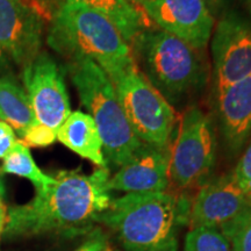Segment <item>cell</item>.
<instances>
[{
    "label": "cell",
    "instance_id": "obj_27",
    "mask_svg": "<svg viewBox=\"0 0 251 251\" xmlns=\"http://www.w3.org/2000/svg\"><path fill=\"white\" fill-rule=\"evenodd\" d=\"M6 224H7V213H6V208L1 201V198H0V234L5 230Z\"/></svg>",
    "mask_w": 251,
    "mask_h": 251
},
{
    "label": "cell",
    "instance_id": "obj_18",
    "mask_svg": "<svg viewBox=\"0 0 251 251\" xmlns=\"http://www.w3.org/2000/svg\"><path fill=\"white\" fill-rule=\"evenodd\" d=\"M1 172L26 178L34 184L36 190L48 186L54 181V177L46 175L36 165L29 147L23 140L15 141L13 148L4 158Z\"/></svg>",
    "mask_w": 251,
    "mask_h": 251
},
{
    "label": "cell",
    "instance_id": "obj_26",
    "mask_svg": "<svg viewBox=\"0 0 251 251\" xmlns=\"http://www.w3.org/2000/svg\"><path fill=\"white\" fill-rule=\"evenodd\" d=\"M7 74H12L11 63H9L7 56L4 54V51L0 48V76H4V75Z\"/></svg>",
    "mask_w": 251,
    "mask_h": 251
},
{
    "label": "cell",
    "instance_id": "obj_9",
    "mask_svg": "<svg viewBox=\"0 0 251 251\" xmlns=\"http://www.w3.org/2000/svg\"><path fill=\"white\" fill-rule=\"evenodd\" d=\"M24 89L40 124L57 131L71 114L64 72L54 58L41 51L23 68Z\"/></svg>",
    "mask_w": 251,
    "mask_h": 251
},
{
    "label": "cell",
    "instance_id": "obj_32",
    "mask_svg": "<svg viewBox=\"0 0 251 251\" xmlns=\"http://www.w3.org/2000/svg\"><path fill=\"white\" fill-rule=\"evenodd\" d=\"M0 188H1V185H0ZM0 198H1V192H0Z\"/></svg>",
    "mask_w": 251,
    "mask_h": 251
},
{
    "label": "cell",
    "instance_id": "obj_25",
    "mask_svg": "<svg viewBox=\"0 0 251 251\" xmlns=\"http://www.w3.org/2000/svg\"><path fill=\"white\" fill-rule=\"evenodd\" d=\"M15 141H17V137L14 133L6 135L5 137L0 139V158H5L7 156V153L13 148Z\"/></svg>",
    "mask_w": 251,
    "mask_h": 251
},
{
    "label": "cell",
    "instance_id": "obj_6",
    "mask_svg": "<svg viewBox=\"0 0 251 251\" xmlns=\"http://www.w3.org/2000/svg\"><path fill=\"white\" fill-rule=\"evenodd\" d=\"M215 133L213 118L196 103L178 115L169 144V190L186 193L199 190L211 179L216 157Z\"/></svg>",
    "mask_w": 251,
    "mask_h": 251
},
{
    "label": "cell",
    "instance_id": "obj_10",
    "mask_svg": "<svg viewBox=\"0 0 251 251\" xmlns=\"http://www.w3.org/2000/svg\"><path fill=\"white\" fill-rule=\"evenodd\" d=\"M141 9L159 29L179 37L194 48L206 50L215 18L205 0H143Z\"/></svg>",
    "mask_w": 251,
    "mask_h": 251
},
{
    "label": "cell",
    "instance_id": "obj_15",
    "mask_svg": "<svg viewBox=\"0 0 251 251\" xmlns=\"http://www.w3.org/2000/svg\"><path fill=\"white\" fill-rule=\"evenodd\" d=\"M45 21L51 20L55 12L67 2H77L98 9L111 19L120 30L124 39L129 43L137 34L151 26V23L142 9L130 4L127 0H23Z\"/></svg>",
    "mask_w": 251,
    "mask_h": 251
},
{
    "label": "cell",
    "instance_id": "obj_16",
    "mask_svg": "<svg viewBox=\"0 0 251 251\" xmlns=\"http://www.w3.org/2000/svg\"><path fill=\"white\" fill-rule=\"evenodd\" d=\"M57 140L98 168H107L102 151L101 137L96 122L87 113L71 112L57 129Z\"/></svg>",
    "mask_w": 251,
    "mask_h": 251
},
{
    "label": "cell",
    "instance_id": "obj_1",
    "mask_svg": "<svg viewBox=\"0 0 251 251\" xmlns=\"http://www.w3.org/2000/svg\"><path fill=\"white\" fill-rule=\"evenodd\" d=\"M111 171L98 168L85 175L62 170L48 186L36 190L29 202L9 209L5 234L8 237L86 233L112 202L108 180Z\"/></svg>",
    "mask_w": 251,
    "mask_h": 251
},
{
    "label": "cell",
    "instance_id": "obj_21",
    "mask_svg": "<svg viewBox=\"0 0 251 251\" xmlns=\"http://www.w3.org/2000/svg\"><path fill=\"white\" fill-rule=\"evenodd\" d=\"M21 136L28 147L45 148L55 143V141L57 140V131L40 124L39 121H35L24 131Z\"/></svg>",
    "mask_w": 251,
    "mask_h": 251
},
{
    "label": "cell",
    "instance_id": "obj_7",
    "mask_svg": "<svg viewBox=\"0 0 251 251\" xmlns=\"http://www.w3.org/2000/svg\"><path fill=\"white\" fill-rule=\"evenodd\" d=\"M112 83L126 118L141 142L169 148L178 115L136 64Z\"/></svg>",
    "mask_w": 251,
    "mask_h": 251
},
{
    "label": "cell",
    "instance_id": "obj_14",
    "mask_svg": "<svg viewBox=\"0 0 251 251\" xmlns=\"http://www.w3.org/2000/svg\"><path fill=\"white\" fill-rule=\"evenodd\" d=\"M107 186L111 192L158 193L169 191V148L143 144L129 162L111 176Z\"/></svg>",
    "mask_w": 251,
    "mask_h": 251
},
{
    "label": "cell",
    "instance_id": "obj_30",
    "mask_svg": "<svg viewBox=\"0 0 251 251\" xmlns=\"http://www.w3.org/2000/svg\"><path fill=\"white\" fill-rule=\"evenodd\" d=\"M105 251H117V250H113V249H111V248H109V247H108V248H107V249H106Z\"/></svg>",
    "mask_w": 251,
    "mask_h": 251
},
{
    "label": "cell",
    "instance_id": "obj_17",
    "mask_svg": "<svg viewBox=\"0 0 251 251\" xmlns=\"http://www.w3.org/2000/svg\"><path fill=\"white\" fill-rule=\"evenodd\" d=\"M0 119L20 135L37 121L26 91L13 74L0 76Z\"/></svg>",
    "mask_w": 251,
    "mask_h": 251
},
{
    "label": "cell",
    "instance_id": "obj_5",
    "mask_svg": "<svg viewBox=\"0 0 251 251\" xmlns=\"http://www.w3.org/2000/svg\"><path fill=\"white\" fill-rule=\"evenodd\" d=\"M64 69L81 105L96 122L107 168L117 171L133 158L144 143L131 129L112 80L97 63L87 58L77 59L67 62Z\"/></svg>",
    "mask_w": 251,
    "mask_h": 251
},
{
    "label": "cell",
    "instance_id": "obj_8",
    "mask_svg": "<svg viewBox=\"0 0 251 251\" xmlns=\"http://www.w3.org/2000/svg\"><path fill=\"white\" fill-rule=\"evenodd\" d=\"M212 93L251 76V26L228 9L218 18L211 41Z\"/></svg>",
    "mask_w": 251,
    "mask_h": 251
},
{
    "label": "cell",
    "instance_id": "obj_20",
    "mask_svg": "<svg viewBox=\"0 0 251 251\" xmlns=\"http://www.w3.org/2000/svg\"><path fill=\"white\" fill-rule=\"evenodd\" d=\"M183 251H231L228 241L215 228L190 229Z\"/></svg>",
    "mask_w": 251,
    "mask_h": 251
},
{
    "label": "cell",
    "instance_id": "obj_19",
    "mask_svg": "<svg viewBox=\"0 0 251 251\" xmlns=\"http://www.w3.org/2000/svg\"><path fill=\"white\" fill-rule=\"evenodd\" d=\"M231 251H251V201L244 211L219 229Z\"/></svg>",
    "mask_w": 251,
    "mask_h": 251
},
{
    "label": "cell",
    "instance_id": "obj_28",
    "mask_svg": "<svg viewBox=\"0 0 251 251\" xmlns=\"http://www.w3.org/2000/svg\"><path fill=\"white\" fill-rule=\"evenodd\" d=\"M13 133H14V130L11 126L7 125L4 121H0V139L5 137L6 135L13 134Z\"/></svg>",
    "mask_w": 251,
    "mask_h": 251
},
{
    "label": "cell",
    "instance_id": "obj_31",
    "mask_svg": "<svg viewBox=\"0 0 251 251\" xmlns=\"http://www.w3.org/2000/svg\"><path fill=\"white\" fill-rule=\"evenodd\" d=\"M250 15H251V0H250Z\"/></svg>",
    "mask_w": 251,
    "mask_h": 251
},
{
    "label": "cell",
    "instance_id": "obj_24",
    "mask_svg": "<svg viewBox=\"0 0 251 251\" xmlns=\"http://www.w3.org/2000/svg\"><path fill=\"white\" fill-rule=\"evenodd\" d=\"M205 2L213 14V17L218 19L220 15H222L228 9H230L233 0H205Z\"/></svg>",
    "mask_w": 251,
    "mask_h": 251
},
{
    "label": "cell",
    "instance_id": "obj_22",
    "mask_svg": "<svg viewBox=\"0 0 251 251\" xmlns=\"http://www.w3.org/2000/svg\"><path fill=\"white\" fill-rule=\"evenodd\" d=\"M233 172L235 179L243 190V192L251 197V136L243 155L241 156Z\"/></svg>",
    "mask_w": 251,
    "mask_h": 251
},
{
    "label": "cell",
    "instance_id": "obj_2",
    "mask_svg": "<svg viewBox=\"0 0 251 251\" xmlns=\"http://www.w3.org/2000/svg\"><path fill=\"white\" fill-rule=\"evenodd\" d=\"M135 64L172 107L193 105L211 81L205 50L194 48L155 25L129 43Z\"/></svg>",
    "mask_w": 251,
    "mask_h": 251
},
{
    "label": "cell",
    "instance_id": "obj_4",
    "mask_svg": "<svg viewBox=\"0 0 251 251\" xmlns=\"http://www.w3.org/2000/svg\"><path fill=\"white\" fill-rule=\"evenodd\" d=\"M47 43L67 62L87 58L97 63L112 81L135 65L129 45L111 19L77 2L55 12Z\"/></svg>",
    "mask_w": 251,
    "mask_h": 251
},
{
    "label": "cell",
    "instance_id": "obj_3",
    "mask_svg": "<svg viewBox=\"0 0 251 251\" xmlns=\"http://www.w3.org/2000/svg\"><path fill=\"white\" fill-rule=\"evenodd\" d=\"M192 199L185 193H126L112 200L98 222L111 228L126 251H178Z\"/></svg>",
    "mask_w": 251,
    "mask_h": 251
},
{
    "label": "cell",
    "instance_id": "obj_13",
    "mask_svg": "<svg viewBox=\"0 0 251 251\" xmlns=\"http://www.w3.org/2000/svg\"><path fill=\"white\" fill-rule=\"evenodd\" d=\"M212 107L225 149L237 156L251 136V76L213 92Z\"/></svg>",
    "mask_w": 251,
    "mask_h": 251
},
{
    "label": "cell",
    "instance_id": "obj_23",
    "mask_svg": "<svg viewBox=\"0 0 251 251\" xmlns=\"http://www.w3.org/2000/svg\"><path fill=\"white\" fill-rule=\"evenodd\" d=\"M108 247V241L106 235L100 229H96L74 251H105Z\"/></svg>",
    "mask_w": 251,
    "mask_h": 251
},
{
    "label": "cell",
    "instance_id": "obj_12",
    "mask_svg": "<svg viewBox=\"0 0 251 251\" xmlns=\"http://www.w3.org/2000/svg\"><path fill=\"white\" fill-rule=\"evenodd\" d=\"M251 197L243 192L234 172L211 178L192 198L188 213L190 229H220L247 208Z\"/></svg>",
    "mask_w": 251,
    "mask_h": 251
},
{
    "label": "cell",
    "instance_id": "obj_11",
    "mask_svg": "<svg viewBox=\"0 0 251 251\" xmlns=\"http://www.w3.org/2000/svg\"><path fill=\"white\" fill-rule=\"evenodd\" d=\"M45 20L23 0H0V48L8 61L26 67L41 52Z\"/></svg>",
    "mask_w": 251,
    "mask_h": 251
},
{
    "label": "cell",
    "instance_id": "obj_29",
    "mask_svg": "<svg viewBox=\"0 0 251 251\" xmlns=\"http://www.w3.org/2000/svg\"><path fill=\"white\" fill-rule=\"evenodd\" d=\"M127 1H129L130 4H133L134 6H136V7L141 8V2H142L143 0H127Z\"/></svg>",
    "mask_w": 251,
    "mask_h": 251
}]
</instances>
